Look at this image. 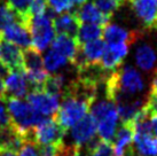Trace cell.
Returning a JSON list of instances; mask_svg holds the SVG:
<instances>
[{"label": "cell", "instance_id": "cell-31", "mask_svg": "<svg viewBox=\"0 0 157 156\" xmlns=\"http://www.w3.org/2000/svg\"><path fill=\"white\" fill-rule=\"evenodd\" d=\"M18 156H40L39 148L37 145L30 141H25L23 146L20 148V155Z\"/></svg>", "mask_w": 157, "mask_h": 156}, {"label": "cell", "instance_id": "cell-43", "mask_svg": "<svg viewBox=\"0 0 157 156\" xmlns=\"http://www.w3.org/2000/svg\"><path fill=\"white\" fill-rule=\"evenodd\" d=\"M135 156H136V155H135Z\"/></svg>", "mask_w": 157, "mask_h": 156}, {"label": "cell", "instance_id": "cell-10", "mask_svg": "<svg viewBox=\"0 0 157 156\" xmlns=\"http://www.w3.org/2000/svg\"><path fill=\"white\" fill-rule=\"evenodd\" d=\"M131 7L146 28L157 29L156 0H131Z\"/></svg>", "mask_w": 157, "mask_h": 156}, {"label": "cell", "instance_id": "cell-41", "mask_svg": "<svg viewBox=\"0 0 157 156\" xmlns=\"http://www.w3.org/2000/svg\"><path fill=\"white\" fill-rule=\"evenodd\" d=\"M0 57H1V53H0Z\"/></svg>", "mask_w": 157, "mask_h": 156}, {"label": "cell", "instance_id": "cell-38", "mask_svg": "<svg viewBox=\"0 0 157 156\" xmlns=\"http://www.w3.org/2000/svg\"><path fill=\"white\" fill-rule=\"evenodd\" d=\"M0 156H17L14 152H0Z\"/></svg>", "mask_w": 157, "mask_h": 156}, {"label": "cell", "instance_id": "cell-2", "mask_svg": "<svg viewBox=\"0 0 157 156\" xmlns=\"http://www.w3.org/2000/svg\"><path fill=\"white\" fill-rule=\"evenodd\" d=\"M52 13H46L41 16L31 18L29 22V30L31 33V46L38 52L47 49L55 38V31L53 28Z\"/></svg>", "mask_w": 157, "mask_h": 156}, {"label": "cell", "instance_id": "cell-17", "mask_svg": "<svg viewBox=\"0 0 157 156\" xmlns=\"http://www.w3.org/2000/svg\"><path fill=\"white\" fill-rule=\"evenodd\" d=\"M25 142L23 137L13 126L0 130V152L16 153Z\"/></svg>", "mask_w": 157, "mask_h": 156}, {"label": "cell", "instance_id": "cell-13", "mask_svg": "<svg viewBox=\"0 0 157 156\" xmlns=\"http://www.w3.org/2000/svg\"><path fill=\"white\" fill-rule=\"evenodd\" d=\"M80 25L82 24L75 13H63L53 18V28L55 31V35L76 38Z\"/></svg>", "mask_w": 157, "mask_h": 156}, {"label": "cell", "instance_id": "cell-11", "mask_svg": "<svg viewBox=\"0 0 157 156\" xmlns=\"http://www.w3.org/2000/svg\"><path fill=\"white\" fill-rule=\"evenodd\" d=\"M29 83L26 80L23 69L10 71L5 78V91L6 98H16L21 99L28 94Z\"/></svg>", "mask_w": 157, "mask_h": 156}, {"label": "cell", "instance_id": "cell-21", "mask_svg": "<svg viewBox=\"0 0 157 156\" xmlns=\"http://www.w3.org/2000/svg\"><path fill=\"white\" fill-rule=\"evenodd\" d=\"M66 77L62 74H54L52 76H48L46 82L43 85V91L56 98H61L64 93L68 83H66Z\"/></svg>", "mask_w": 157, "mask_h": 156}, {"label": "cell", "instance_id": "cell-6", "mask_svg": "<svg viewBox=\"0 0 157 156\" xmlns=\"http://www.w3.org/2000/svg\"><path fill=\"white\" fill-rule=\"evenodd\" d=\"M98 132L96 122L93 117L87 114L83 119H80L78 123H76L70 129V139L76 147H85L95 138V133Z\"/></svg>", "mask_w": 157, "mask_h": 156}, {"label": "cell", "instance_id": "cell-12", "mask_svg": "<svg viewBox=\"0 0 157 156\" xmlns=\"http://www.w3.org/2000/svg\"><path fill=\"white\" fill-rule=\"evenodd\" d=\"M0 61L10 71L23 69V55L21 48L16 45L0 38Z\"/></svg>", "mask_w": 157, "mask_h": 156}, {"label": "cell", "instance_id": "cell-28", "mask_svg": "<svg viewBox=\"0 0 157 156\" xmlns=\"http://www.w3.org/2000/svg\"><path fill=\"white\" fill-rule=\"evenodd\" d=\"M48 6H51L54 13H68V10L74 7V0H47Z\"/></svg>", "mask_w": 157, "mask_h": 156}, {"label": "cell", "instance_id": "cell-22", "mask_svg": "<svg viewBox=\"0 0 157 156\" xmlns=\"http://www.w3.org/2000/svg\"><path fill=\"white\" fill-rule=\"evenodd\" d=\"M43 62H44L45 70L48 74H56V71H59L63 67H66L69 61L64 57H62L61 54L55 52L54 49L49 48L45 53L44 57H43Z\"/></svg>", "mask_w": 157, "mask_h": 156}, {"label": "cell", "instance_id": "cell-5", "mask_svg": "<svg viewBox=\"0 0 157 156\" xmlns=\"http://www.w3.org/2000/svg\"><path fill=\"white\" fill-rule=\"evenodd\" d=\"M26 102L41 116L55 117L60 108L59 98L48 94L43 90H32L26 94Z\"/></svg>", "mask_w": 157, "mask_h": 156}, {"label": "cell", "instance_id": "cell-40", "mask_svg": "<svg viewBox=\"0 0 157 156\" xmlns=\"http://www.w3.org/2000/svg\"><path fill=\"white\" fill-rule=\"evenodd\" d=\"M122 2H124V1H131V0H121Z\"/></svg>", "mask_w": 157, "mask_h": 156}, {"label": "cell", "instance_id": "cell-37", "mask_svg": "<svg viewBox=\"0 0 157 156\" xmlns=\"http://www.w3.org/2000/svg\"><path fill=\"white\" fill-rule=\"evenodd\" d=\"M6 96V91H5V83L0 78V99H4Z\"/></svg>", "mask_w": 157, "mask_h": 156}, {"label": "cell", "instance_id": "cell-8", "mask_svg": "<svg viewBox=\"0 0 157 156\" xmlns=\"http://www.w3.org/2000/svg\"><path fill=\"white\" fill-rule=\"evenodd\" d=\"M128 48L130 46H127L125 44L107 45L105 53L100 60V65L105 71H110V72L119 69L128 53Z\"/></svg>", "mask_w": 157, "mask_h": 156}, {"label": "cell", "instance_id": "cell-20", "mask_svg": "<svg viewBox=\"0 0 157 156\" xmlns=\"http://www.w3.org/2000/svg\"><path fill=\"white\" fill-rule=\"evenodd\" d=\"M156 53L149 45H141L135 52V61L136 64L144 71L151 70L156 64Z\"/></svg>", "mask_w": 157, "mask_h": 156}, {"label": "cell", "instance_id": "cell-39", "mask_svg": "<svg viewBox=\"0 0 157 156\" xmlns=\"http://www.w3.org/2000/svg\"><path fill=\"white\" fill-rule=\"evenodd\" d=\"M86 1H87V0H74V4L77 5L78 7H80V6H83L84 4H86Z\"/></svg>", "mask_w": 157, "mask_h": 156}, {"label": "cell", "instance_id": "cell-4", "mask_svg": "<svg viewBox=\"0 0 157 156\" xmlns=\"http://www.w3.org/2000/svg\"><path fill=\"white\" fill-rule=\"evenodd\" d=\"M67 131L54 118H45L40 124L33 127L26 138V141L38 146L60 145L63 142Z\"/></svg>", "mask_w": 157, "mask_h": 156}, {"label": "cell", "instance_id": "cell-25", "mask_svg": "<svg viewBox=\"0 0 157 156\" xmlns=\"http://www.w3.org/2000/svg\"><path fill=\"white\" fill-rule=\"evenodd\" d=\"M32 0H6L9 8L17 15L22 22L29 23L31 16L29 15V7Z\"/></svg>", "mask_w": 157, "mask_h": 156}, {"label": "cell", "instance_id": "cell-42", "mask_svg": "<svg viewBox=\"0 0 157 156\" xmlns=\"http://www.w3.org/2000/svg\"><path fill=\"white\" fill-rule=\"evenodd\" d=\"M0 1H1V0H0Z\"/></svg>", "mask_w": 157, "mask_h": 156}, {"label": "cell", "instance_id": "cell-30", "mask_svg": "<svg viewBox=\"0 0 157 156\" xmlns=\"http://www.w3.org/2000/svg\"><path fill=\"white\" fill-rule=\"evenodd\" d=\"M12 126L10 117H9L7 106H6V96L4 99H0V130L7 129Z\"/></svg>", "mask_w": 157, "mask_h": 156}, {"label": "cell", "instance_id": "cell-27", "mask_svg": "<svg viewBox=\"0 0 157 156\" xmlns=\"http://www.w3.org/2000/svg\"><path fill=\"white\" fill-rule=\"evenodd\" d=\"M20 18L9 8V6L6 2L0 6V32H2L7 26L15 23Z\"/></svg>", "mask_w": 157, "mask_h": 156}, {"label": "cell", "instance_id": "cell-26", "mask_svg": "<svg viewBox=\"0 0 157 156\" xmlns=\"http://www.w3.org/2000/svg\"><path fill=\"white\" fill-rule=\"evenodd\" d=\"M92 4L96 7V9L102 13L105 16L111 18L113 13L122 6L121 0H93Z\"/></svg>", "mask_w": 157, "mask_h": 156}, {"label": "cell", "instance_id": "cell-34", "mask_svg": "<svg viewBox=\"0 0 157 156\" xmlns=\"http://www.w3.org/2000/svg\"><path fill=\"white\" fill-rule=\"evenodd\" d=\"M150 129H151V135L157 138V115L151 116L150 118Z\"/></svg>", "mask_w": 157, "mask_h": 156}, {"label": "cell", "instance_id": "cell-24", "mask_svg": "<svg viewBox=\"0 0 157 156\" xmlns=\"http://www.w3.org/2000/svg\"><path fill=\"white\" fill-rule=\"evenodd\" d=\"M103 28H101L95 24H82L79 28L78 35L76 37L79 45H83L85 43H90L93 40L102 38Z\"/></svg>", "mask_w": 157, "mask_h": 156}, {"label": "cell", "instance_id": "cell-1", "mask_svg": "<svg viewBox=\"0 0 157 156\" xmlns=\"http://www.w3.org/2000/svg\"><path fill=\"white\" fill-rule=\"evenodd\" d=\"M6 106L12 126L22 135L24 141H26L30 131L46 118L37 113L30 104L22 99L6 98Z\"/></svg>", "mask_w": 157, "mask_h": 156}, {"label": "cell", "instance_id": "cell-9", "mask_svg": "<svg viewBox=\"0 0 157 156\" xmlns=\"http://www.w3.org/2000/svg\"><path fill=\"white\" fill-rule=\"evenodd\" d=\"M102 37L105 44H125L127 46H131L138 39L141 37L139 31H128L117 24H107L103 28Z\"/></svg>", "mask_w": 157, "mask_h": 156}, {"label": "cell", "instance_id": "cell-33", "mask_svg": "<svg viewBox=\"0 0 157 156\" xmlns=\"http://www.w3.org/2000/svg\"><path fill=\"white\" fill-rule=\"evenodd\" d=\"M144 108L147 109L149 116H156L157 115V96L149 93L146 96V103Z\"/></svg>", "mask_w": 157, "mask_h": 156}, {"label": "cell", "instance_id": "cell-35", "mask_svg": "<svg viewBox=\"0 0 157 156\" xmlns=\"http://www.w3.org/2000/svg\"><path fill=\"white\" fill-rule=\"evenodd\" d=\"M149 93L157 96V70L154 75L153 79H151V83H150V92Z\"/></svg>", "mask_w": 157, "mask_h": 156}, {"label": "cell", "instance_id": "cell-14", "mask_svg": "<svg viewBox=\"0 0 157 156\" xmlns=\"http://www.w3.org/2000/svg\"><path fill=\"white\" fill-rule=\"evenodd\" d=\"M118 121H119V116H118L117 109L115 107L109 113H107L102 118H100L96 122L98 133H99L100 140L108 143H113V137L117 131Z\"/></svg>", "mask_w": 157, "mask_h": 156}, {"label": "cell", "instance_id": "cell-29", "mask_svg": "<svg viewBox=\"0 0 157 156\" xmlns=\"http://www.w3.org/2000/svg\"><path fill=\"white\" fill-rule=\"evenodd\" d=\"M47 0H32L29 7V15L31 18L41 16L47 13Z\"/></svg>", "mask_w": 157, "mask_h": 156}, {"label": "cell", "instance_id": "cell-3", "mask_svg": "<svg viewBox=\"0 0 157 156\" xmlns=\"http://www.w3.org/2000/svg\"><path fill=\"white\" fill-rule=\"evenodd\" d=\"M23 72L32 90H41L44 83L48 78V72L44 68L43 57L32 46L22 51Z\"/></svg>", "mask_w": 157, "mask_h": 156}, {"label": "cell", "instance_id": "cell-23", "mask_svg": "<svg viewBox=\"0 0 157 156\" xmlns=\"http://www.w3.org/2000/svg\"><path fill=\"white\" fill-rule=\"evenodd\" d=\"M85 154L87 156H116L111 143L96 138L85 146Z\"/></svg>", "mask_w": 157, "mask_h": 156}, {"label": "cell", "instance_id": "cell-18", "mask_svg": "<svg viewBox=\"0 0 157 156\" xmlns=\"http://www.w3.org/2000/svg\"><path fill=\"white\" fill-rule=\"evenodd\" d=\"M105 47H107V44L101 38L80 45V52L83 54L84 60L87 64H95V63H100V60L105 53Z\"/></svg>", "mask_w": 157, "mask_h": 156}, {"label": "cell", "instance_id": "cell-7", "mask_svg": "<svg viewBox=\"0 0 157 156\" xmlns=\"http://www.w3.org/2000/svg\"><path fill=\"white\" fill-rule=\"evenodd\" d=\"M0 38L16 45L17 47H23V49L31 47L32 45L29 24L22 22L21 20L10 24L2 32H0Z\"/></svg>", "mask_w": 157, "mask_h": 156}, {"label": "cell", "instance_id": "cell-36", "mask_svg": "<svg viewBox=\"0 0 157 156\" xmlns=\"http://www.w3.org/2000/svg\"><path fill=\"white\" fill-rule=\"evenodd\" d=\"M9 72H10V70L0 61V78H1V79H2V78H6L9 75Z\"/></svg>", "mask_w": 157, "mask_h": 156}, {"label": "cell", "instance_id": "cell-16", "mask_svg": "<svg viewBox=\"0 0 157 156\" xmlns=\"http://www.w3.org/2000/svg\"><path fill=\"white\" fill-rule=\"evenodd\" d=\"M79 47H80V45L76 38H71V37L62 35L55 36L54 40L51 44V48L59 54H61L62 57H66L70 63H72V61L75 60Z\"/></svg>", "mask_w": 157, "mask_h": 156}, {"label": "cell", "instance_id": "cell-19", "mask_svg": "<svg viewBox=\"0 0 157 156\" xmlns=\"http://www.w3.org/2000/svg\"><path fill=\"white\" fill-rule=\"evenodd\" d=\"M134 152L140 156H157V138L153 135H134Z\"/></svg>", "mask_w": 157, "mask_h": 156}, {"label": "cell", "instance_id": "cell-32", "mask_svg": "<svg viewBox=\"0 0 157 156\" xmlns=\"http://www.w3.org/2000/svg\"><path fill=\"white\" fill-rule=\"evenodd\" d=\"M59 156H83V150L82 148L76 147L74 145H66L63 142L61 146L60 155Z\"/></svg>", "mask_w": 157, "mask_h": 156}, {"label": "cell", "instance_id": "cell-15", "mask_svg": "<svg viewBox=\"0 0 157 156\" xmlns=\"http://www.w3.org/2000/svg\"><path fill=\"white\" fill-rule=\"evenodd\" d=\"M75 14L80 24H95L101 28H105L107 24H109L110 21V18L100 13L92 2H86L78 7Z\"/></svg>", "mask_w": 157, "mask_h": 156}]
</instances>
